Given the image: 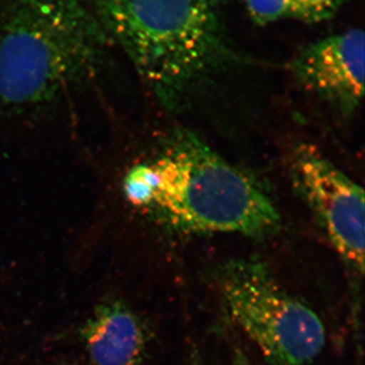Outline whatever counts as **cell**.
Returning a JSON list of instances; mask_svg holds the SVG:
<instances>
[{
	"mask_svg": "<svg viewBox=\"0 0 365 365\" xmlns=\"http://www.w3.org/2000/svg\"><path fill=\"white\" fill-rule=\"evenodd\" d=\"M125 194L180 235L266 237L282 220L260 185L195 134L178 132L153 163L129 172Z\"/></svg>",
	"mask_w": 365,
	"mask_h": 365,
	"instance_id": "cell-1",
	"label": "cell"
},
{
	"mask_svg": "<svg viewBox=\"0 0 365 365\" xmlns=\"http://www.w3.org/2000/svg\"><path fill=\"white\" fill-rule=\"evenodd\" d=\"M95 14L170 108L234 57L220 0H96Z\"/></svg>",
	"mask_w": 365,
	"mask_h": 365,
	"instance_id": "cell-2",
	"label": "cell"
},
{
	"mask_svg": "<svg viewBox=\"0 0 365 365\" xmlns=\"http://www.w3.org/2000/svg\"><path fill=\"white\" fill-rule=\"evenodd\" d=\"M109 35L78 0H13L0 14V107L25 111L81 81Z\"/></svg>",
	"mask_w": 365,
	"mask_h": 365,
	"instance_id": "cell-3",
	"label": "cell"
},
{
	"mask_svg": "<svg viewBox=\"0 0 365 365\" xmlns=\"http://www.w3.org/2000/svg\"><path fill=\"white\" fill-rule=\"evenodd\" d=\"M217 283L228 318L268 365H311L323 352V321L276 280L265 262L254 257L225 262Z\"/></svg>",
	"mask_w": 365,
	"mask_h": 365,
	"instance_id": "cell-4",
	"label": "cell"
},
{
	"mask_svg": "<svg viewBox=\"0 0 365 365\" xmlns=\"http://www.w3.org/2000/svg\"><path fill=\"white\" fill-rule=\"evenodd\" d=\"M288 172L295 193L357 281L364 274V189L336 167L316 146L292 150Z\"/></svg>",
	"mask_w": 365,
	"mask_h": 365,
	"instance_id": "cell-5",
	"label": "cell"
},
{
	"mask_svg": "<svg viewBox=\"0 0 365 365\" xmlns=\"http://www.w3.org/2000/svg\"><path fill=\"white\" fill-rule=\"evenodd\" d=\"M364 30L352 28L302 48L289 69L300 86L349 116L364 98Z\"/></svg>",
	"mask_w": 365,
	"mask_h": 365,
	"instance_id": "cell-6",
	"label": "cell"
},
{
	"mask_svg": "<svg viewBox=\"0 0 365 365\" xmlns=\"http://www.w3.org/2000/svg\"><path fill=\"white\" fill-rule=\"evenodd\" d=\"M81 337L93 365H140L148 345L143 321L120 299L98 304Z\"/></svg>",
	"mask_w": 365,
	"mask_h": 365,
	"instance_id": "cell-7",
	"label": "cell"
},
{
	"mask_svg": "<svg viewBox=\"0 0 365 365\" xmlns=\"http://www.w3.org/2000/svg\"><path fill=\"white\" fill-rule=\"evenodd\" d=\"M349 0H290L289 19L319 24L334 18Z\"/></svg>",
	"mask_w": 365,
	"mask_h": 365,
	"instance_id": "cell-8",
	"label": "cell"
},
{
	"mask_svg": "<svg viewBox=\"0 0 365 365\" xmlns=\"http://www.w3.org/2000/svg\"><path fill=\"white\" fill-rule=\"evenodd\" d=\"M252 21L268 26L289 19L290 0H240Z\"/></svg>",
	"mask_w": 365,
	"mask_h": 365,
	"instance_id": "cell-9",
	"label": "cell"
},
{
	"mask_svg": "<svg viewBox=\"0 0 365 365\" xmlns=\"http://www.w3.org/2000/svg\"><path fill=\"white\" fill-rule=\"evenodd\" d=\"M232 365H254V364L241 348H235L234 355H232Z\"/></svg>",
	"mask_w": 365,
	"mask_h": 365,
	"instance_id": "cell-10",
	"label": "cell"
},
{
	"mask_svg": "<svg viewBox=\"0 0 365 365\" xmlns=\"http://www.w3.org/2000/svg\"><path fill=\"white\" fill-rule=\"evenodd\" d=\"M188 365H205L204 364V362L202 361V359H199V357H193L191 361H190V364Z\"/></svg>",
	"mask_w": 365,
	"mask_h": 365,
	"instance_id": "cell-11",
	"label": "cell"
}]
</instances>
